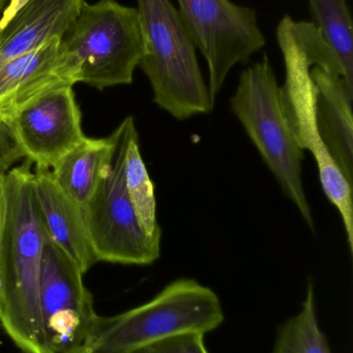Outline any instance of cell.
I'll return each mask as SVG.
<instances>
[{"label": "cell", "instance_id": "6da1fadb", "mask_svg": "<svg viewBox=\"0 0 353 353\" xmlns=\"http://www.w3.org/2000/svg\"><path fill=\"white\" fill-rule=\"evenodd\" d=\"M25 159L3 176L0 230V325L23 353H46L39 275L46 234Z\"/></svg>", "mask_w": 353, "mask_h": 353}, {"label": "cell", "instance_id": "7a4b0ae2", "mask_svg": "<svg viewBox=\"0 0 353 353\" xmlns=\"http://www.w3.org/2000/svg\"><path fill=\"white\" fill-rule=\"evenodd\" d=\"M277 39L285 64V83L280 87L282 108L288 128L303 151L312 153L318 168L321 186L341 215L348 246L353 251L352 185L338 169L317 132L315 89L311 68L327 43L313 22L283 17Z\"/></svg>", "mask_w": 353, "mask_h": 353}, {"label": "cell", "instance_id": "3957f363", "mask_svg": "<svg viewBox=\"0 0 353 353\" xmlns=\"http://www.w3.org/2000/svg\"><path fill=\"white\" fill-rule=\"evenodd\" d=\"M142 33L140 66L153 92V101L178 120L213 110L196 47L178 8L170 0H137Z\"/></svg>", "mask_w": 353, "mask_h": 353}, {"label": "cell", "instance_id": "277c9868", "mask_svg": "<svg viewBox=\"0 0 353 353\" xmlns=\"http://www.w3.org/2000/svg\"><path fill=\"white\" fill-rule=\"evenodd\" d=\"M224 321L217 294L193 279H178L151 302L122 314L97 316L85 342L87 353H131L176 334H207Z\"/></svg>", "mask_w": 353, "mask_h": 353}, {"label": "cell", "instance_id": "5b68a950", "mask_svg": "<svg viewBox=\"0 0 353 353\" xmlns=\"http://www.w3.org/2000/svg\"><path fill=\"white\" fill-rule=\"evenodd\" d=\"M230 109L279 183L284 194L314 230L302 179L304 153L296 144L281 103L280 87L267 56L242 72Z\"/></svg>", "mask_w": 353, "mask_h": 353}, {"label": "cell", "instance_id": "8992f818", "mask_svg": "<svg viewBox=\"0 0 353 353\" xmlns=\"http://www.w3.org/2000/svg\"><path fill=\"white\" fill-rule=\"evenodd\" d=\"M77 82L103 90L130 85L143 55L138 10L116 0L84 3L61 39Z\"/></svg>", "mask_w": 353, "mask_h": 353}, {"label": "cell", "instance_id": "52a82bcc", "mask_svg": "<svg viewBox=\"0 0 353 353\" xmlns=\"http://www.w3.org/2000/svg\"><path fill=\"white\" fill-rule=\"evenodd\" d=\"M136 128L132 116L112 134L114 150L89 201L83 207L97 261L149 265L159 259L161 239L149 236L139 221L124 181L126 145Z\"/></svg>", "mask_w": 353, "mask_h": 353}, {"label": "cell", "instance_id": "ba28073f", "mask_svg": "<svg viewBox=\"0 0 353 353\" xmlns=\"http://www.w3.org/2000/svg\"><path fill=\"white\" fill-rule=\"evenodd\" d=\"M182 23L209 68L211 99L231 68L247 63L265 46L256 12L230 0H178Z\"/></svg>", "mask_w": 353, "mask_h": 353}, {"label": "cell", "instance_id": "9c48e42d", "mask_svg": "<svg viewBox=\"0 0 353 353\" xmlns=\"http://www.w3.org/2000/svg\"><path fill=\"white\" fill-rule=\"evenodd\" d=\"M84 274L47 236L39 275V309L46 353H66L84 346L99 315Z\"/></svg>", "mask_w": 353, "mask_h": 353}, {"label": "cell", "instance_id": "30bf717a", "mask_svg": "<svg viewBox=\"0 0 353 353\" xmlns=\"http://www.w3.org/2000/svg\"><path fill=\"white\" fill-rule=\"evenodd\" d=\"M6 123L25 159L37 169L51 170L85 138L73 85L50 89Z\"/></svg>", "mask_w": 353, "mask_h": 353}, {"label": "cell", "instance_id": "8fae6325", "mask_svg": "<svg viewBox=\"0 0 353 353\" xmlns=\"http://www.w3.org/2000/svg\"><path fill=\"white\" fill-rule=\"evenodd\" d=\"M315 89V122L317 132L334 163L352 186L353 90L329 45L311 68Z\"/></svg>", "mask_w": 353, "mask_h": 353}, {"label": "cell", "instance_id": "7c38bea8", "mask_svg": "<svg viewBox=\"0 0 353 353\" xmlns=\"http://www.w3.org/2000/svg\"><path fill=\"white\" fill-rule=\"evenodd\" d=\"M77 82L76 70L54 39L0 68V119L8 122L19 110L50 89Z\"/></svg>", "mask_w": 353, "mask_h": 353}, {"label": "cell", "instance_id": "4fadbf2b", "mask_svg": "<svg viewBox=\"0 0 353 353\" xmlns=\"http://www.w3.org/2000/svg\"><path fill=\"white\" fill-rule=\"evenodd\" d=\"M84 0H14L0 22V68L6 62L62 39Z\"/></svg>", "mask_w": 353, "mask_h": 353}, {"label": "cell", "instance_id": "5bb4252c", "mask_svg": "<svg viewBox=\"0 0 353 353\" xmlns=\"http://www.w3.org/2000/svg\"><path fill=\"white\" fill-rule=\"evenodd\" d=\"M33 191L46 236L86 273L95 263L83 208L54 180L50 170L35 168Z\"/></svg>", "mask_w": 353, "mask_h": 353}, {"label": "cell", "instance_id": "9a60e30c", "mask_svg": "<svg viewBox=\"0 0 353 353\" xmlns=\"http://www.w3.org/2000/svg\"><path fill=\"white\" fill-rule=\"evenodd\" d=\"M113 134L108 138L84 140L66 153L51 170L58 186L81 207L97 188L114 150Z\"/></svg>", "mask_w": 353, "mask_h": 353}, {"label": "cell", "instance_id": "2e32d148", "mask_svg": "<svg viewBox=\"0 0 353 353\" xmlns=\"http://www.w3.org/2000/svg\"><path fill=\"white\" fill-rule=\"evenodd\" d=\"M315 26L337 56L353 89L352 18L346 0H309Z\"/></svg>", "mask_w": 353, "mask_h": 353}, {"label": "cell", "instance_id": "e0dca14e", "mask_svg": "<svg viewBox=\"0 0 353 353\" xmlns=\"http://www.w3.org/2000/svg\"><path fill=\"white\" fill-rule=\"evenodd\" d=\"M124 181L141 225L149 236L161 239V228L157 219L155 186L141 157L137 128L133 130L126 145Z\"/></svg>", "mask_w": 353, "mask_h": 353}, {"label": "cell", "instance_id": "ac0fdd59", "mask_svg": "<svg viewBox=\"0 0 353 353\" xmlns=\"http://www.w3.org/2000/svg\"><path fill=\"white\" fill-rule=\"evenodd\" d=\"M273 353H332L318 327L312 282L302 310L280 325Z\"/></svg>", "mask_w": 353, "mask_h": 353}, {"label": "cell", "instance_id": "d6986e66", "mask_svg": "<svg viewBox=\"0 0 353 353\" xmlns=\"http://www.w3.org/2000/svg\"><path fill=\"white\" fill-rule=\"evenodd\" d=\"M204 334L186 332L151 342L131 353H209L203 343Z\"/></svg>", "mask_w": 353, "mask_h": 353}, {"label": "cell", "instance_id": "ffe728a7", "mask_svg": "<svg viewBox=\"0 0 353 353\" xmlns=\"http://www.w3.org/2000/svg\"><path fill=\"white\" fill-rule=\"evenodd\" d=\"M22 161H25L24 154L17 144L10 126L0 119V176L6 175Z\"/></svg>", "mask_w": 353, "mask_h": 353}, {"label": "cell", "instance_id": "44dd1931", "mask_svg": "<svg viewBox=\"0 0 353 353\" xmlns=\"http://www.w3.org/2000/svg\"><path fill=\"white\" fill-rule=\"evenodd\" d=\"M3 176H0V230L3 219Z\"/></svg>", "mask_w": 353, "mask_h": 353}, {"label": "cell", "instance_id": "7402d4cb", "mask_svg": "<svg viewBox=\"0 0 353 353\" xmlns=\"http://www.w3.org/2000/svg\"><path fill=\"white\" fill-rule=\"evenodd\" d=\"M66 353H87V352H85V350H83V348H79V350H73V352H66Z\"/></svg>", "mask_w": 353, "mask_h": 353}, {"label": "cell", "instance_id": "603a6c76", "mask_svg": "<svg viewBox=\"0 0 353 353\" xmlns=\"http://www.w3.org/2000/svg\"><path fill=\"white\" fill-rule=\"evenodd\" d=\"M6 0H0V14H1L2 10H3L4 4H6Z\"/></svg>", "mask_w": 353, "mask_h": 353}]
</instances>
